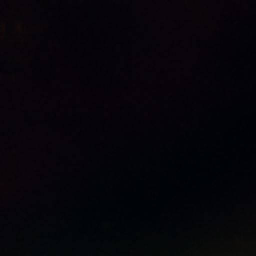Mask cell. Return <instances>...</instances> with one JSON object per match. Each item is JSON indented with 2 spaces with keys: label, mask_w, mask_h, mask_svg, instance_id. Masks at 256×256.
<instances>
[]
</instances>
